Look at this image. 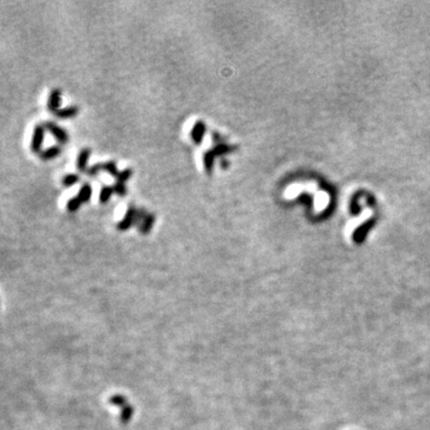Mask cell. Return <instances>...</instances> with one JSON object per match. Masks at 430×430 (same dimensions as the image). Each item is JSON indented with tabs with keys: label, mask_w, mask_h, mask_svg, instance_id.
I'll return each mask as SVG.
<instances>
[{
	"label": "cell",
	"mask_w": 430,
	"mask_h": 430,
	"mask_svg": "<svg viewBox=\"0 0 430 430\" xmlns=\"http://www.w3.org/2000/svg\"><path fill=\"white\" fill-rule=\"evenodd\" d=\"M136 210L134 207H129L127 209V213L124 214L123 219L117 224V229L120 231H127L129 230L133 225H135V217H136Z\"/></svg>",
	"instance_id": "4"
},
{
	"label": "cell",
	"mask_w": 430,
	"mask_h": 430,
	"mask_svg": "<svg viewBox=\"0 0 430 430\" xmlns=\"http://www.w3.org/2000/svg\"><path fill=\"white\" fill-rule=\"evenodd\" d=\"M61 153V148L59 147V146H51V147L46 148L45 151H42L40 155H41L42 159H45V160H51V159L57 158L59 154Z\"/></svg>",
	"instance_id": "9"
},
{
	"label": "cell",
	"mask_w": 430,
	"mask_h": 430,
	"mask_svg": "<svg viewBox=\"0 0 430 430\" xmlns=\"http://www.w3.org/2000/svg\"><path fill=\"white\" fill-rule=\"evenodd\" d=\"M133 407H130L129 405H126V406L122 407V416H121V419H122L123 423H128V420L132 418L133 416Z\"/></svg>",
	"instance_id": "17"
},
{
	"label": "cell",
	"mask_w": 430,
	"mask_h": 430,
	"mask_svg": "<svg viewBox=\"0 0 430 430\" xmlns=\"http://www.w3.org/2000/svg\"><path fill=\"white\" fill-rule=\"evenodd\" d=\"M78 182H79V176H78V174H74V173L66 174V176L62 178V185L66 186V188H70V186L74 185Z\"/></svg>",
	"instance_id": "15"
},
{
	"label": "cell",
	"mask_w": 430,
	"mask_h": 430,
	"mask_svg": "<svg viewBox=\"0 0 430 430\" xmlns=\"http://www.w3.org/2000/svg\"><path fill=\"white\" fill-rule=\"evenodd\" d=\"M91 195H92L91 185L86 183V184H84L82 188L79 189V192H78L77 197L82 201V203H86V202H89L90 198H91Z\"/></svg>",
	"instance_id": "10"
},
{
	"label": "cell",
	"mask_w": 430,
	"mask_h": 430,
	"mask_svg": "<svg viewBox=\"0 0 430 430\" xmlns=\"http://www.w3.org/2000/svg\"><path fill=\"white\" fill-rule=\"evenodd\" d=\"M227 165H229V164H227V160H225V159H224V160H223V161H221V166H223V167H224V169H226V167H227Z\"/></svg>",
	"instance_id": "23"
},
{
	"label": "cell",
	"mask_w": 430,
	"mask_h": 430,
	"mask_svg": "<svg viewBox=\"0 0 430 430\" xmlns=\"http://www.w3.org/2000/svg\"><path fill=\"white\" fill-rule=\"evenodd\" d=\"M132 174H133V171L130 170V169H126V170H123V171H120V173H118V176H117V182H120V183H126L127 180H128L130 177H132Z\"/></svg>",
	"instance_id": "18"
},
{
	"label": "cell",
	"mask_w": 430,
	"mask_h": 430,
	"mask_svg": "<svg viewBox=\"0 0 430 430\" xmlns=\"http://www.w3.org/2000/svg\"><path fill=\"white\" fill-rule=\"evenodd\" d=\"M205 130H207V126H205L203 121H196L194 126H192L191 132H190V138H191L195 145H201V142L203 141Z\"/></svg>",
	"instance_id": "3"
},
{
	"label": "cell",
	"mask_w": 430,
	"mask_h": 430,
	"mask_svg": "<svg viewBox=\"0 0 430 430\" xmlns=\"http://www.w3.org/2000/svg\"><path fill=\"white\" fill-rule=\"evenodd\" d=\"M215 153L213 152V149H208V151L204 152L203 154V166L205 172L208 174H211L213 172V167H214V160H215Z\"/></svg>",
	"instance_id": "7"
},
{
	"label": "cell",
	"mask_w": 430,
	"mask_h": 430,
	"mask_svg": "<svg viewBox=\"0 0 430 430\" xmlns=\"http://www.w3.org/2000/svg\"><path fill=\"white\" fill-rule=\"evenodd\" d=\"M90 155H91V149L90 148H84L80 151V153L78 154L77 158V169L80 172H86L87 171V164H89Z\"/></svg>",
	"instance_id": "6"
},
{
	"label": "cell",
	"mask_w": 430,
	"mask_h": 430,
	"mask_svg": "<svg viewBox=\"0 0 430 430\" xmlns=\"http://www.w3.org/2000/svg\"><path fill=\"white\" fill-rule=\"evenodd\" d=\"M110 403L124 407L127 405V399L124 397H122V395H115V397H113L110 399Z\"/></svg>",
	"instance_id": "20"
},
{
	"label": "cell",
	"mask_w": 430,
	"mask_h": 430,
	"mask_svg": "<svg viewBox=\"0 0 430 430\" xmlns=\"http://www.w3.org/2000/svg\"><path fill=\"white\" fill-rule=\"evenodd\" d=\"M114 194V188L113 186H109V185H104L102 186L101 192H99V202L101 203H107V202L110 200L111 195Z\"/></svg>",
	"instance_id": "12"
},
{
	"label": "cell",
	"mask_w": 430,
	"mask_h": 430,
	"mask_svg": "<svg viewBox=\"0 0 430 430\" xmlns=\"http://www.w3.org/2000/svg\"><path fill=\"white\" fill-rule=\"evenodd\" d=\"M102 165H103V170H104L105 172H108L109 174H110V176L116 177V178H117V176H118V173H120V171L117 170L116 163H115V161L109 160V161H107V163H104V164H102Z\"/></svg>",
	"instance_id": "13"
},
{
	"label": "cell",
	"mask_w": 430,
	"mask_h": 430,
	"mask_svg": "<svg viewBox=\"0 0 430 430\" xmlns=\"http://www.w3.org/2000/svg\"><path fill=\"white\" fill-rule=\"evenodd\" d=\"M101 169H103V165L102 164H96V165H93V166L89 167V169H87V171H86V173L89 174V176H95V174H97L99 171H101Z\"/></svg>",
	"instance_id": "21"
},
{
	"label": "cell",
	"mask_w": 430,
	"mask_h": 430,
	"mask_svg": "<svg viewBox=\"0 0 430 430\" xmlns=\"http://www.w3.org/2000/svg\"><path fill=\"white\" fill-rule=\"evenodd\" d=\"M213 152L215 153V155H224V154H227L229 153V152H231L232 151V147H231V146H229L227 145V143H225V142H223V143H218V145H215L213 148Z\"/></svg>",
	"instance_id": "14"
},
{
	"label": "cell",
	"mask_w": 430,
	"mask_h": 430,
	"mask_svg": "<svg viewBox=\"0 0 430 430\" xmlns=\"http://www.w3.org/2000/svg\"><path fill=\"white\" fill-rule=\"evenodd\" d=\"M82 204H83L82 201H80L79 198L77 197V196H74V197H72V198H70V200H68L67 204H66V208H67L68 211L73 213V211H77L78 209H79V207Z\"/></svg>",
	"instance_id": "16"
},
{
	"label": "cell",
	"mask_w": 430,
	"mask_h": 430,
	"mask_svg": "<svg viewBox=\"0 0 430 430\" xmlns=\"http://www.w3.org/2000/svg\"><path fill=\"white\" fill-rule=\"evenodd\" d=\"M223 140H224L223 136H221L219 133H217V132L213 133V141L217 143V145L218 143H223Z\"/></svg>",
	"instance_id": "22"
},
{
	"label": "cell",
	"mask_w": 430,
	"mask_h": 430,
	"mask_svg": "<svg viewBox=\"0 0 430 430\" xmlns=\"http://www.w3.org/2000/svg\"><path fill=\"white\" fill-rule=\"evenodd\" d=\"M60 104H61V91L59 89H53L49 92L48 96V103H47V108L52 113H57L58 110H60Z\"/></svg>",
	"instance_id": "5"
},
{
	"label": "cell",
	"mask_w": 430,
	"mask_h": 430,
	"mask_svg": "<svg viewBox=\"0 0 430 430\" xmlns=\"http://www.w3.org/2000/svg\"><path fill=\"white\" fill-rule=\"evenodd\" d=\"M113 188H114L115 194H117L118 196H126L127 195V188H126V184H124V183L117 182L116 184L113 186Z\"/></svg>",
	"instance_id": "19"
},
{
	"label": "cell",
	"mask_w": 430,
	"mask_h": 430,
	"mask_svg": "<svg viewBox=\"0 0 430 430\" xmlns=\"http://www.w3.org/2000/svg\"><path fill=\"white\" fill-rule=\"evenodd\" d=\"M45 132H46V126H43V124H37L35 129H34L30 148L31 151L35 152V153H41L43 139H45Z\"/></svg>",
	"instance_id": "1"
},
{
	"label": "cell",
	"mask_w": 430,
	"mask_h": 430,
	"mask_svg": "<svg viewBox=\"0 0 430 430\" xmlns=\"http://www.w3.org/2000/svg\"><path fill=\"white\" fill-rule=\"evenodd\" d=\"M78 114V108L77 107H67L64 109H60L55 113V116L59 118H72Z\"/></svg>",
	"instance_id": "11"
},
{
	"label": "cell",
	"mask_w": 430,
	"mask_h": 430,
	"mask_svg": "<svg viewBox=\"0 0 430 430\" xmlns=\"http://www.w3.org/2000/svg\"><path fill=\"white\" fill-rule=\"evenodd\" d=\"M46 129H48L49 132H51L52 135L54 136L55 140H57L59 143H61V145L62 143H66L68 141L67 132L64 128H62V127L58 126L57 123L47 122L46 123Z\"/></svg>",
	"instance_id": "2"
},
{
	"label": "cell",
	"mask_w": 430,
	"mask_h": 430,
	"mask_svg": "<svg viewBox=\"0 0 430 430\" xmlns=\"http://www.w3.org/2000/svg\"><path fill=\"white\" fill-rule=\"evenodd\" d=\"M154 221H155V217L153 214H147L146 215V218L141 221V224L139 225V231L141 235H147L149 233V231L152 230V227L154 225Z\"/></svg>",
	"instance_id": "8"
}]
</instances>
